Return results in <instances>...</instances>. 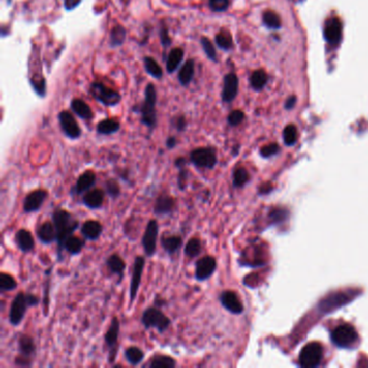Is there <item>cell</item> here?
<instances>
[{
  "mask_svg": "<svg viewBox=\"0 0 368 368\" xmlns=\"http://www.w3.org/2000/svg\"><path fill=\"white\" fill-rule=\"evenodd\" d=\"M220 301L224 308L233 314H241L244 311V306L239 296L233 291H224L220 296Z\"/></svg>",
  "mask_w": 368,
  "mask_h": 368,
  "instance_id": "e0dca14e",
  "label": "cell"
},
{
  "mask_svg": "<svg viewBox=\"0 0 368 368\" xmlns=\"http://www.w3.org/2000/svg\"><path fill=\"white\" fill-rule=\"evenodd\" d=\"M278 151H279V146L277 144H270V145L262 147L261 150H260V154H261L262 157L268 158V157L275 155Z\"/></svg>",
  "mask_w": 368,
  "mask_h": 368,
  "instance_id": "f907efd6",
  "label": "cell"
},
{
  "mask_svg": "<svg viewBox=\"0 0 368 368\" xmlns=\"http://www.w3.org/2000/svg\"><path fill=\"white\" fill-rule=\"evenodd\" d=\"M238 86H239V80L238 77L234 74H228L225 77L224 80V89H223V100L224 102H232L236 94H238Z\"/></svg>",
  "mask_w": 368,
  "mask_h": 368,
  "instance_id": "cb8c5ba5",
  "label": "cell"
},
{
  "mask_svg": "<svg viewBox=\"0 0 368 368\" xmlns=\"http://www.w3.org/2000/svg\"><path fill=\"white\" fill-rule=\"evenodd\" d=\"M49 194L45 189H37L34 190L24 198L23 201V212L25 214L36 213L40 211L43 203L46 202L48 199Z\"/></svg>",
  "mask_w": 368,
  "mask_h": 368,
  "instance_id": "4fadbf2b",
  "label": "cell"
},
{
  "mask_svg": "<svg viewBox=\"0 0 368 368\" xmlns=\"http://www.w3.org/2000/svg\"><path fill=\"white\" fill-rule=\"evenodd\" d=\"M32 82H33V85H34V89L36 90V92L39 95H45V93H46V81H45V79L40 78V79H36V80H35V78H34L32 80Z\"/></svg>",
  "mask_w": 368,
  "mask_h": 368,
  "instance_id": "681fc988",
  "label": "cell"
},
{
  "mask_svg": "<svg viewBox=\"0 0 368 368\" xmlns=\"http://www.w3.org/2000/svg\"><path fill=\"white\" fill-rule=\"evenodd\" d=\"M52 222L54 224L57 234V257L58 261L63 260V251L65 241L73 235L79 228V221L64 208H56L52 213Z\"/></svg>",
  "mask_w": 368,
  "mask_h": 368,
  "instance_id": "6da1fadb",
  "label": "cell"
},
{
  "mask_svg": "<svg viewBox=\"0 0 368 368\" xmlns=\"http://www.w3.org/2000/svg\"><path fill=\"white\" fill-rule=\"evenodd\" d=\"M295 102H296V99H295V98H292L291 100H288L287 103H286V107H287V108H292V107L294 106Z\"/></svg>",
  "mask_w": 368,
  "mask_h": 368,
  "instance_id": "680465c9",
  "label": "cell"
},
{
  "mask_svg": "<svg viewBox=\"0 0 368 368\" xmlns=\"http://www.w3.org/2000/svg\"><path fill=\"white\" fill-rule=\"evenodd\" d=\"M176 145H177V139H176V137L170 136V137H168V139H166L165 146H166V148H168V149H173V148L176 147Z\"/></svg>",
  "mask_w": 368,
  "mask_h": 368,
  "instance_id": "9f6ffc18",
  "label": "cell"
},
{
  "mask_svg": "<svg viewBox=\"0 0 368 368\" xmlns=\"http://www.w3.org/2000/svg\"><path fill=\"white\" fill-rule=\"evenodd\" d=\"M146 265V258L144 256H136L133 262L132 277H131V282L129 287V296H130V305H132L135 301L138 290L142 284V279L144 269Z\"/></svg>",
  "mask_w": 368,
  "mask_h": 368,
  "instance_id": "ba28073f",
  "label": "cell"
},
{
  "mask_svg": "<svg viewBox=\"0 0 368 368\" xmlns=\"http://www.w3.org/2000/svg\"><path fill=\"white\" fill-rule=\"evenodd\" d=\"M125 357L130 365L138 366L145 360V353L141 348L131 346L125 350Z\"/></svg>",
  "mask_w": 368,
  "mask_h": 368,
  "instance_id": "f1b7e54d",
  "label": "cell"
},
{
  "mask_svg": "<svg viewBox=\"0 0 368 368\" xmlns=\"http://www.w3.org/2000/svg\"><path fill=\"white\" fill-rule=\"evenodd\" d=\"M120 130V124L115 119H105L99 122L96 131L101 135H111Z\"/></svg>",
  "mask_w": 368,
  "mask_h": 368,
  "instance_id": "4dcf8cb0",
  "label": "cell"
},
{
  "mask_svg": "<svg viewBox=\"0 0 368 368\" xmlns=\"http://www.w3.org/2000/svg\"><path fill=\"white\" fill-rule=\"evenodd\" d=\"M36 234H37L38 240L45 245H50L53 242H56V239H57L56 229H55L53 222L42 223L37 228Z\"/></svg>",
  "mask_w": 368,
  "mask_h": 368,
  "instance_id": "7402d4cb",
  "label": "cell"
},
{
  "mask_svg": "<svg viewBox=\"0 0 368 368\" xmlns=\"http://www.w3.org/2000/svg\"><path fill=\"white\" fill-rule=\"evenodd\" d=\"M177 366V361L174 357L163 354H157L152 356L144 367L148 368H175Z\"/></svg>",
  "mask_w": 368,
  "mask_h": 368,
  "instance_id": "4316f807",
  "label": "cell"
},
{
  "mask_svg": "<svg viewBox=\"0 0 368 368\" xmlns=\"http://www.w3.org/2000/svg\"><path fill=\"white\" fill-rule=\"evenodd\" d=\"M202 251H203L202 241H201L200 238H197V236L189 239L185 244V247H183V254L190 259L199 257Z\"/></svg>",
  "mask_w": 368,
  "mask_h": 368,
  "instance_id": "83f0119b",
  "label": "cell"
},
{
  "mask_svg": "<svg viewBox=\"0 0 368 368\" xmlns=\"http://www.w3.org/2000/svg\"><path fill=\"white\" fill-rule=\"evenodd\" d=\"M358 339V335L352 325H340L331 332V340L337 347L351 348Z\"/></svg>",
  "mask_w": 368,
  "mask_h": 368,
  "instance_id": "9c48e42d",
  "label": "cell"
},
{
  "mask_svg": "<svg viewBox=\"0 0 368 368\" xmlns=\"http://www.w3.org/2000/svg\"><path fill=\"white\" fill-rule=\"evenodd\" d=\"M264 22L269 28H279L281 26V20L273 11H266L264 13Z\"/></svg>",
  "mask_w": 368,
  "mask_h": 368,
  "instance_id": "7bdbcfd3",
  "label": "cell"
},
{
  "mask_svg": "<svg viewBox=\"0 0 368 368\" xmlns=\"http://www.w3.org/2000/svg\"><path fill=\"white\" fill-rule=\"evenodd\" d=\"M90 91L94 99L106 105V106H116L121 101V96L117 91L109 89V87L100 82L92 83Z\"/></svg>",
  "mask_w": 368,
  "mask_h": 368,
  "instance_id": "8fae6325",
  "label": "cell"
},
{
  "mask_svg": "<svg viewBox=\"0 0 368 368\" xmlns=\"http://www.w3.org/2000/svg\"><path fill=\"white\" fill-rule=\"evenodd\" d=\"M85 239L82 240L79 238V236L76 235H71L69 238L65 241L64 244V251H66L69 255L75 256V255H79L84 248L85 245Z\"/></svg>",
  "mask_w": 368,
  "mask_h": 368,
  "instance_id": "f546056e",
  "label": "cell"
},
{
  "mask_svg": "<svg viewBox=\"0 0 368 368\" xmlns=\"http://www.w3.org/2000/svg\"><path fill=\"white\" fill-rule=\"evenodd\" d=\"M217 46L224 50H230L233 47V41L231 35L228 32H221L215 37Z\"/></svg>",
  "mask_w": 368,
  "mask_h": 368,
  "instance_id": "b9f144b4",
  "label": "cell"
},
{
  "mask_svg": "<svg viewBox=\"0 0 368 368\" xmlns=\"http://www.w3.org/2000/svg\"><path fill=\"white\" fill-rule=\"evenodd\" d=\"M141 322L145 329L155 328L160 334L168 330L172 324L171 319L156 304L148 306L144 310Z\"/></svg>",
  "mask_w": 368,
  "mask_h": 368,
  "instance_id": "3957f363",
  "label": "cell"
},
{
  "mask_svg": "<svg viewBox=\"0 0 368 368\" xmlns=\"http://www.w3.org/2000/svg\"><path fill=\"white\" fill-rule=\"evenodd\" d=\"M174 127L176 128L178 132H183L187 128V121L183 116H179L174 120Z\"/></svg>",
  "mask_w": 368,
  "mask_h": 368,
  "instance_id": "816d5d0a",
  "label": "cell"
},
{
  "mask_svg": "<svg viewBox=\"0 0 368 368\" xmlns=\"http://www.w3.org/2000/svg\"><path fill=\"white\" fill-rule=\"evenodd\" d=\"M144 64H145V68L146 72L151 75L154 78L156 79H160L162 77V69L160 67V65L158 64L156 60L152 57H145L144 58Z\"/></svg>",
  "mask_w": 368,
  "mask_h": 368,
  "instance_id": "ab89813d",
  "label": "cell"
},
{
  "mask_svg": "<svg viewBox=\"0 0 368 368\" xmlns=\"http://www.w3.org/2000/svg\"><path fill=\"white\" fill-rule=\"evenodd\" d=\"M217 269V261L215 257L206 255L199 258L195 266V278L198 282H204L211 279Z\"/></svg>",
  "mask_w": 368,
  "mask_h": 368,
  "instance_id": "7c38bea8",
  "label": "cell"
},
{
  "mask_svg": "<svg viewBox=\"0 0 368 368\" xmlns=\"http://www.w3.org/2000/svg\"><path fill=\"white\" fill-rule=\"evenodd\" d=\"M208 5L213 11L223 12L229 7V0H208Z\"/></svg>",
  "mask_w": 368,
  "mask_h": 368,
  "instance_id": "7dc6e473",
  "label": "cell"
},
{
  "mask_svg": "<svg viewBox=\"0 0 368 368\" xmlns=\"http://www.w3.org/2000/svg\"><path fill=\"white\" fill-rule=\"evenodd\" d=\"M95 183L96 174L91 170H87L79 175L71 194L75 196H83L85 192L91 190L95 186Z\"/></svg>",
  "mask_w": 368,
  "mask_h": 368,
  "instance_id": "2e32d148",
  "label": "cell"
},
{
  "mask_svg": "<svg viewBox=\"0 0 368 368\" xmlns=\"http://www.w3.org/2000/svg\"><path fill=\"white\" fill-rule=\"evenodd\" d=\"M217 161V151L213 147H198L189 154V162L200 170H213Z\"/></svg>",
  "mask_w": 368,
  "mask_h": 368,
  "instance_id": "5b68a950",
  "label": "cell"
},
{
  "mask_svg": "<svg viewBox=\"0 0 368 368\" xmlns=\"http://www.w3.org/2000/svg\"><path fill=\"white\" fill-rule=\"evenodd\" d=\"M189 179V171L186 166H181L178 169V175H177V186L180 191L186 190L187 183Z\"/></svg>",
  "mask_w": 368,
  "mask_h": 368,
  "instance_id": "ee69618b",
  "label": "cell"
},
{
  "mask_svg": "<svg viewBox=\"0 0 368 368\" xmlns=\"http://www.w3.org/2000/svg\"><path fill=\"white\" fill-rule=\"evenodd\" d=\"M40 302V298L30 293H17L10 304V309L8 313L9 323L12 326L16 327L24 321L25 315L32 306H36Z\"/></svg>",
  "mask_w": 368,
  "mask_h": 368,
  "instance_id": "7a4b0ae2",
  "label": "cell"
},
{
  "mask_svg": "<svg viewBox=\"0 0 368 368\" xmlns=\"http://www.w3.org/2000/svg\"><path fill=\"white\" fill-rule=\"evenodd\" d=\"M49 293H50V280L49 278H47L46 281V286H45V298H43V302H45V314L48 313V308H49Z\"/></svg>",
  "mask_w": 368,
  "mask_h": 368,
  "instance_id": "f5cc1de1",
  "label": "cell"
},
{
  "mask_svg": "<svg viewBox=\"0 0 368 368\" xmlns=\"http://www.w3.org/2000/svg\"><path fill=\"white\" fill-rule=\"evenodd\" d=\"M58 121L63 133L71 139H77L81 136V129L77 124L76 119L69 111H62L58 113Z\"/></svg>",
  "mask_w": 368,
  "mask_h": 368,
  "instance_id": "5bb4252c",
  "label": "cell"
},
{
  "mask_svg": "<svg viewBox=\"0 0 368 368\" xmlns=\"http://www.w3.org/2000/svg\"><path fill=\"white\" fill-rule=\"evenodd\" d=\"M19 354L14 358V364L17 367H32L36 357V344L32 336L22 334L17 341Z\"/></svg>",
  "mask_w": 368,
  "mask_h": 368,
  "instance_id": "277c9868",
  "label": "cell"
},
{
  "mask_svg": "<svg viewBox=\"0 0 368 368\" xmlns=\"http://www.w3.org/2000/svg\"><path fill=\"white\" fill-rule=\"evenodd\" d=\"M176 208V199L166 192H162L157 197L154 205V214L157 216L172 215Z\"/></svg>",
  "mask_w": 368,
  "mask_h": 368,
  "instance_id": "9a60e30c",
  "label": "cell"
},
{
  "mask_svg": "<svg viewBox=\"0 0 368 368\" xmlns=\"http://www.w3.org/2000/svg\"><path fill=\"white\" fill-rule=\"evenodd\" d=\"M232 182L235 188H241L245 183L250 180V174L247 169L244 168H236L233 171V176H232Z\"/></svg>",
  "mask_w": 368,
  "mask_h": 368,
  "instance_id": "74e56055",
  "label": "cell"
},
{
  "mask_svg": "<svg viewBox=\"0 0 368 368\" xmlns=\"http://www.w3.org/2000/svg\"><path fill=\"white\" fill-rule=\"evenodd\" d=\"M104 191L106 196L116 200L121 196V188L115 178H109L104 183Z\"/></svg>",
  "mask_w": 368,
  "mask_h": 368,
  "instance_id": "d590c367",
  "label": "cell"
},
{
  "mask_svg": "<svg viewBox=\"0 0 368 368\" xmlns=\"http://www.w3.org/2000/svg\"><path fill=\"white\" fill-rule=\"evenodd\" d=\"M194 76H195V62L194 59H188L187 62L182 65L181 69L178 73L179 82L182 85L186 86L191 82Z\"/></svg>",
  "mask_w": 368,
  "mask_h": 368,
  "instance_id": "1f68e13d",
  "label": "cell"
},
{
  "mask_svg": "<svg viewBox=\"0 0 368 368\" xmlns=\"http://www.w3.org/2000/svg\"><path fill=\"white\" fill-rule=\"evenodd\" d=\"M127 37V30L124 26H116L113 27L110 34V45L112 47H118L121 46L122 43L125 42Z\"/></svg>",
  "mask_w": 368,
  "mask_h": 368,
  "instance_id": "8d00e7d4",
  "label": "cell"
},
{
  "mask_svg": "<svg viewBox=\"0 0 368 368\" xmlns=\"http://www.w3.org/2000/svg\"><path fill=\"white\" fill-rule=\"evenodd\" d=\"M187 164H188V160L185 157H178L174 161V165L176 169H179V168H181V166H186Z\"/></svg>",
  "mask_w": 368,
  "mask_h": 368,
  "instance_id": "11a10c76",
  "label": "cell"
},
{
  "mask_svg": "<svg viewBox=\"0 0 368 368\" xmlns=\"http://www.w3.org/2000/svg\"><path fill=\"white\" fill-rule=\"evenodd\" d=\"M105 196H106V194H105V191L102 189L99 188L91 189L82 196L81 202L87 208L99 209L104 204Z\"/></svg>",
  "mask_w": 368,
  "mask_h": 368,
  "instance_id": "ac0fdd59",
  "label": "cell"
},
{
  "mask_svg": "<svg viewBox=\"0 0 368 368\" xmlns=\"http://www.w3.org/2000/svg\"><path fill=\"white\" fill-rule=\"evenodd\" d=\"M297 129L295 126L290 125L287 126L283 132V137H284V142L286 145H294L297 141Z\"/></svg>",
  "mask_w": 368,
  "mask_h": 368,
  "instance_id": "f6af8a7d",
  "label": "cell"
},
{
  "mask_svg": "<svg viewBox=\"0 0 368 368\" xmlns=\"http://www.w3.org/2000/svg\"><path fill=\"white\" fill-rule=\"evenodd\" d=\"M201 45H202V48L205 52V54L207 55V57L212 60H216L217 59V55H216V50L214 48V46L212 45V42L209 41L207 38L202 37L201 38Z\"/></svg>",
  "mask_w": 368,
  "mask_h": 368,
  "instance_id": "bcb514c9",
  "label": "cell"
},
{
  "mask_svg": "<svg viewBox=\"0 0 368 368\" xmlns=\"http://www.w3.org/2000/svg\"><path fill=\"white\" fill-rule=\"evenodd\" d=\"M183 57V51L179 48H176L171 51V53L168 57V62H166V71L168 73H173L177 69L179 64L181 63Z\"/></svg>",
  "mask_w": 368,
  "mask_h": 368,
  "instance_id": "836d02e7",
  "label": "cell"
},
{
  "mask_svg": "<svg viewBox=\"0 0 368 368\" xmlns=\"http://www.w3.org/2000/svg\"><path fill=\"white\" fill-rule=\"evenodd\" d=\"M15 243L17 249L25 254L33 252L35 250V247H36V243H35V239L32 232L25 229V228H21L20 230L16 231Z\"/></svg>",
  "mask_w": 368,
  "mask_h": 368,
  "instance_id": "ffe728a7",
  "label": "cell"
},
{
  "mask_svg": "<svg viewBox=\"0 0 368 368\" xmlns=\"http://www.w3.org/2000/svg\"><path fill=\"white\" fill-rule=\"evenodd\" d=\"M158 239H159V223L152 218L147 223L142 236V247L147 257H152L156 254Z\"/></svg>",
  "mask_w": 368,
  "mask_h": 368,
  "instance_id": "8992f818",
  "label": "cell"
},
{
  "mask_svg": "<svg viewBox=\"0 0 368 368\" xmlns=\"http://www.w3.org/2000/svg\"><path fill=\"white\" fill-rule=\"evenodd\" d=\"M324 34H325V38L330 45H338L341 39V35H343V26H341V23L337 17L330 19L326 23Z\"/></svg>",
  "mask_w": 368,
  "mask_h": 368,
  "instance_id": "603a6c76",
  "label": "cell"
},
{
  "mask_svg": "<svg viewBox=\"0 0 368 368\" xmlns=\"http://www.w3.org/2000/svg\"><path fill=\"white\" fill-rule=\"evenodd\" d=\"M323 357V348L319 343H310L303 347L299 355V363L302 367H317Z\"/></svg>",
  "mask_w": 368,
  "mask_h": 368,
  "instance_id": "30bf717a",
  "label": "cell"
},
{
  "mask_svg": "<svg viewBox=\"0 0 368 368\" xmlns=\"http://www.w3.org/2000/svg\"><path fill=\"white\" fill-rule=\"evenodd\" d=\"M72 109L76 115L78 117H80L81 119L90 120L93 117V112H92L90 106L82 100H78V99L74 100L72 102Z\"/></svg>",
  "mask_w": 368,
  "mask_h": 368,
  "instance_id": "d6a6232c",
  "label": "cell"
},
{
  "mask_svg": "<svg viewBox=\"0 0 368 368\" xmlns=\"http://www.w3.org/2000/svg\"><path fill=\"white\" fill-rule=\"evenodd\" d=\"M106 267L108 268L109 272L113 275L118 277L117 284H120L125 278V271L127 269V264L125 259L122 258L119 254H111L106 259Z\"/></svg>",
  "mask_w": 368,
  "mask_h": 368,
  "instance_id": "d6986e66",
  "label": "cell"
},
{
  "mask_svg": "<svg viewBox=\"0 0 368 368\" xmlns=\"http://www.w3.org/2000/svg\"><path fill=\"white\" fill-rule=\"evenodd\" d=\"M80 231L86 241H96L101 238L104 228L99 221L89 220L82 224L80 227Z\"/></svg>",
  "mask_w": 368,
  "mask_h": 368,
  "instance_id": "44dd1931",
  "label": "cell"
},
{
  "mask_svg": "<svg viewBox=\"0 0 368 368\" xmlns=\"http://www.w3.org/2000/svg\"><path fill=\"white\" fill-rule=\"evenodd\" d=\"M79 3H80L79 0H65V7L67 10H72Z\"/></svg>",
  "mask_w": 368,
  "mask_h": 368,
  "instance_id": "6f0895ef",
  "label": "cell"
},
{
  "mask_svg": "<svg viewBox=\"0 0 368 368\" xmlns=\"http://www.w3.org/2000/svg\"><path fill=\"white\" fill-rule=\"evenodd\" d=\"M244 119V113L241 110H234L232 111L229 117H228V122L231 127L239 126Z\"/></svg>",
  "mask_w": 368,
  "mask_h": 368,
  "instance_id": "c3c4849f",
  "label": "cell"
},
{
  "mask_svg": "<svg viewBox=\"0 0 368 368\" xmlns=\"http://www.w3.org/2000/svg\"><path fill=\"white\" fill-rule=\"evenodd\" d=\"M160 38H161V42H162L163 46H165V47L170 46V43H171L172 40H171V38L169 37L168 29H166L165 27H163V28L161 29V32H160Z\"/></svg>",
  "mask_w": 368,
  "mask_h": 368,
  "instance_id": "db71d44e",
  "label": "cell"
},
{
  "mask_svg": "<svg viewBox=\"0 0 368 368\" xmlns=\"http://www.w3.org/2000/svg\"><path fill=\"white\" fill-rule=\"evenodd\" d=\"M160 244L168 255L173 256L182 248V238L180 235H163L160 239Z\"/></svg>",
  "mask_w": 368,
  "mask_h": 368,
  "instance_id": "d4e9b609",
  "label": "cell"
},
{
  "mask_svg": "<svg viewBox=\"0 0 368 368\" xmlns=\"http://www.w3.org/2000/svg\"><path fill=\"white\" fill-rule=\"evenodd\" d=\"M349 301V297L344 295V294H335L331 295L330 298H326L325 300H323L321 303V308L324 309V311H326L327 308L331 309V306H334L336 302H339L341 305L347 303Z\"/></svg>",
  "mask_w": 368,
  "mask_h": 368,
  "instance_id": "60d3db41",
  "label": "cell"
},
{
  "mask_svg": "<svg viewBox=\"0 0 368 368\" xmlns=\"http://www.w3.org/2000/svg\"><path fill=\"white\" fill-rule=\"evenodd\" d=\"M155 106V103L145 101L143 106L139 108V112H141L142 116V124L150 130L155 129V127L157 126V112Z\"/></svg>",
  "mask_w": 368,
  "mask_h": 368,
  "instance_id": "484cf974",
  "label": "cell"
},
{
  "mask_svg": "<svg viewBox=\"0 0 368 368\" xmlns=\"http://www.w3.org/2000/svg\"><path fill=\"white\" fill-rule=\"evenodd\" d=\"M17 288V282L15 279L7 272L0 273V292L2 294L12 292Z\"/></svg>",
  "mask_w": 368,
  "mask_h": 368,
  "instance_id": "e575fe53",
  "label": "cell"
},
{
  "mask_svg": "<svg viewBox=\"0 0 368 368\" xmlns=\"http://www.w3.org/2000/svg\"><path fill=\"white\" fill-rule=\"evenodd\" d=\"M268 76L266 72L259 69V71L254 72L251 76V84L255 90H261L267 83Z\"/></svg>",
  "mask_w": 368,
  "mask_h": 368,
  "instance_id": "f35d334b",
  "label": "cell"
},
{
  "mask_svg": "<svg viewBox=\"0 0 368 368\" xmlns=\"http://www.w3.org/2000/svg\"><path fill=\"white\" fill-rule=\"evenodd\" d=\"M119 335H120V321L117 317H113L111 319L110 325L106 331V334H105V336H104L105 346H106L109 350L108 362L110 364L115 363L117 354H118Z\"/></svg>",
  "mask_w": 368,
  "mask_h": 368,
  "instance_id": "52a82bcc",
  "label": "cell"
}]
</instances>
